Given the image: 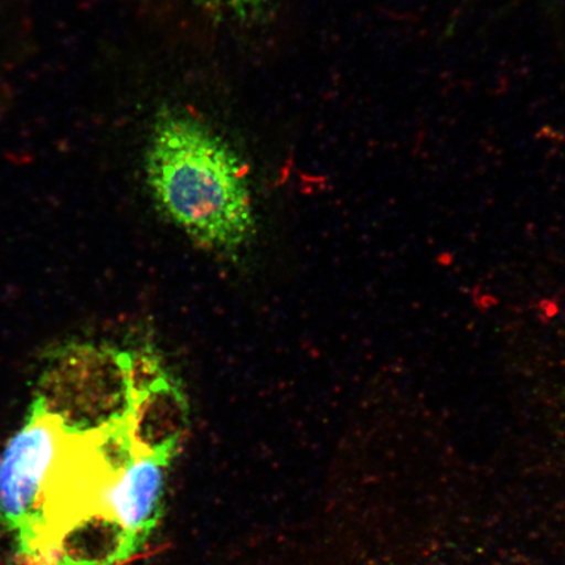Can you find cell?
I'll return each instance as SVG.
<instances>
[{
    "label": "cell",
    "instance_id": "obj_2",
    "mask_svg": "<svg viewBox=\"0 0 565 565\" xmlns=\"http://www.w3.org/2000/svg\"><path fill=\"white\" fill-rule=\"evenodd\" d=\"M166 469L158 457L140 456L121 468L106 469L92 499L90 520L84 534L115 529L125 539L150 524L164 492Z\"/></svg>",
    "mask_w": 565,
    "mask_h": 565
},
{
    "label": "cell",
    "instance_id": "obj_3",
    "mask_svg": "<svg viewBox=\"0 0 565 565\" xmlns=\"http://www.w3.org/2000/svg\"><path fill=\"white\" fill-rule=\"evenodd\" d=\"M271 0H200L207 9L237 18L252 17L263 11Z\"/></svg>",
    "mask_w": 565,
    "mask_h": 565
},
{
    "label": "cell",
    "instance_id": "obj_1",
    "mask_svg": "<svg viewBox=\"0 0 565 565\" xmlns=\"http://www.w3.org/2000/svg\"><path fill=\"white\" fill-rule=\"evenodd\" d=\"M146 175L158 210L198 245L233 254L249 244L256 217L246 166L201 119L179 109L159 115Z\"/></svg>",
    "mask_w": 565,
    "mask_h": 565
}]
</instances>
